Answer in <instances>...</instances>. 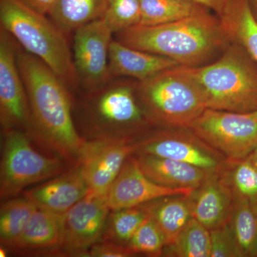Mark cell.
I'll use <instances>...</instances> for the list:
<instances>
[{
  "instance_id": "obj_26",
  "label": "cell",
  "mask_w": 257,
  "mask_h": 257,
  "mask_svg": "<svg viewBox=\"0 0 257 257\" xmlns=\"http://www.w3.org/2000/svg\"><path fill=\"white\" fill-rule=\"evenodd\" d=\"M148 216L141 206L110 210L101 240L127 246L134 234Z\"/></svg>"
},
{
  "instance_id": "obj_2",
  "label": "cell",
  "mask_w": 257,
  "mask_h": 257,
  "mask_svg": "<svg viewBox=\"0 0 257 257\" xmlns=\"http://www.w3.org/2000/svg\"><path fill=\"white\" fill-rule=\"evenodd\" d=\"M114 35L126 46L192 67L207 62L231 42L221 19L209 13L162 25H137Z\"/></svg>"
},
{
  "instance_id": "obj_20",
  "label": "cell",
  "mask_w": 257,
  "mask_h": 257,
  "mask_svg": "<svg viewBox=\"0 0 257 257\" xmlns=\"http://www.w3.org/2000/svg\"><path fill=\"white\" fill-rule=\"evenodd\" d=\"M141 207L165 235L167 246L175 241L193 218L189 195L160 198L143 204Z\"/></svg>"
},
{
  "instance_id": "obj_38",
  "label": "cell",
  "mask_w": 257,
  "mask_h": 257,
  "mask_svg": "<svg viewBox=\"0 0 257 257\" xmlns=\"http://www.w3.org/2000/svg\"><path fill=\"white\" fill-rule=\"evenodd\" d=\"M257 111V110H256Z\"/></svg>"
},
{
  "instance_id": "obj_31",
  "label": "cell",
  "mask_w": 257,
  "mask_h": 257,
  "mask_svg": "<svg viewBox=\"0 0 257 257\" xmlns=\"http://www.w3.org/2000/svg\"><path fill=\"white\" fill-rule=\"evenodd\" d=\"M210 257H241L229 222L210 230Z\"/></svg>"
},
{
  "instance_id": "obj_3",
  "label": "cell",
  "mask_w": 257,
  "mask_h": 257,
  "mask_svg": "<svg viewBox=\"0 0 257 257\" xmlns=\"http://www.w3.org/2000/svg\"><path fill=\"white\" fill-rule=\"evenodd\" d=\"M0 24L20 47L48 66L71 91L78 90L67 35L47 15L18 0H0Z\"/></svg>"
},
{
  "instance_id": "obj_6",
  "label": "cell",
  "mask_w": 257,
  "mask_h": 257,
  "mask_svg": "<svg viewBox=\"0 0 257 257\" xmlns=\"http://www.w3.org/2000/svg\"><path fill=\"white\" fill-rule=\"evenodd\" d=\"M138 83L112 77L104 87L85 94V114L90 131L97 138H126L128 128L148 119L138 95Z\"/></svg>"
},
{
  "instance_id": "obj_13",
  "label": "cell",
  "mask_w": 257,
  "mask_h": 257,
  "mask_svg": "<svg viewBox=\"0 0 257 257\" xmlns=\"http://www.w3.org/2000/svg\"><path fill=\"white\" fill-rule=\"evenodd\" d=\"M137 151L142 155L184 162L210 174L220 173L226 165L224 155L193 133L158 134L139 144Z\"/></svg>"
},
{
  "instance_id": "obj_22",
  "label": "cell",
  "mask_w": 257,
  "mask_h": 257,
  "mask_svg": "<svg viewBox=\"0 0 257 257\" xmlns=\"http://www.w3.org/2000/svg\"><path fill=\"white\" fill-rule=\"evenodd\" d=\"M231 42L239 44L257 65V20L248 0H233L221 18Z\"/></svg>"
},
{
  "instance_id": "obj_9",
  "label": "cell",
  "mask_w": 257,
  "mask_h": 257,
  "mask_svg": "<svg viewBox=\"0 0 257 257\" xmlns=\"http://www.w3.org/2000/svg\"><path fill=\"white\" fill-rule=\"evenodd\" d=\"M73 62L79 88L85 94L96 92L111 79L109 47L113 32L102 18L74 32Z\"/></svg>"
},
{
  "instance_id": "obj_5",
  "label": "cell",
  "mask_w": 257,
  "mask_h": 257,
  "mask_svg": "<svg viewBox=\"0 0 257 257\" xmlns=\"http://www.w3.org/2000/svg\"><path fill=\"white\" fill-rule=\"evenodd\" d=\"M192 69L209 109L234 112L257 110V65L239 44L229 43L219 60Z\"/></svg>"
},
{
  "instance_id": "obj_30",
  "label": "cell",
  "mask_w": 257,
  "mask_h": 257,
  "mask_svg": "<svg viewBox=\"0 0 257 257\" xmlns=\"http://www.w3.org/2000/svg\"><path fill=\"white\" fill-rule=\"evenodd\" d=\"M167 246L165 235L156 222L148 216L134 234L127 246L136 253L160 256Z\"/></svg>"
},
{
  "instance_id": "obj_24",
  "label": "cell",
  "mask_w": 257,
  "mask_h": 257,
  "mask_svg": "<svg viewBox=\"0 0 257 257\" xmlns=\"http://www.w3.org/2000/svg\"><path fill=\"white\" fill-rule=\"evenodd\" d=\"M228 222L241 257L257 256V202L234 201Z\"/></svg>"
},
{
  "instance_id": "obj_37",
  "label": "cell",
  "mask_w": 257,
  "mask_h": 257,
  "mask_svg": "<svg viewBox=\"0 0 257 257\" xmlns=\"http://www.w3.org/2000/svg\"><path fill=\"white\" fill-rule=\"evenodd\" d=\"M6 256H7L6 249H5V246H3V247H1V248H0V256L5 257Z\"/></svg>"
},
{
  "instance_id": "obj_11",
  "label": "cell",
  "mask_w": 257,
  "mask_h": 257,
  "mask_svg": "<svg viewBox=\"0 0 257 257\" xmlns=\"http://www.w3.org/2000/svg\"><path fill=\"white\" fill-rule=\"evenodd\" d=\"M126 138H97L87 142L77 165L89 192L106 195L130 155L137 151Z\"/></svg>"
},
{
  "instance_id": "obj_19",
  "label": "cell",
  "mask_w": 257,
  "mask_h": 257,
  "mask_svg": "<svg viewBox=\"0 0 257 257\" xmlns=\"http://www.w3.org/2000/svg\"><path fill=\"white\" fill-rule=\"evenodd\" d=\"M64 214L37 208L23 234L11 248L18 251H43L62 248Z\"/></svg>"
},
{
  "instance_id": "obj_17",
  "label": "cell",
  "mask_w": 257,
  "mask_h": 257,
  "mask_svg": "<svg viewBox=\"0 0 257 257\" xmlns=\"http://www.w3.org/2000/svg\"><path fill=\"white\" fill-rule=\"evenodd\" d=\"M109 70L112 77L145 82L179 64L168 57L126 46L113 38L109 47Z\"/></svg>"
},
{
  "instance_id": "obj_12",
  "label": "cell",
  "mask_w": 257,
  "mask_h": 257,
  "mask_svg": "<svg viewBox=\"0 0 257 257\" xmlns=\"http://www.w3.org/2000/svg\"><path fill=\"white\" fill-rule=\"evenodd\" d=\"M109 211L106 195L88 192L64 214L61 249L67 254L87 256L89 248L100 241Z\"/></svg>"
},
{
  "instance_id": "obj_27",
  "label": "cell",
  "mask_w": 257,
  "mask_h": 257,
  "mask_svg": "<svg viewBox=\"0 0 257 257\" xmlns=\"http://www.w3.org/2000/svg\"><path fill=\"white\" fill-rule=\"evenodd\" d=\"M165 248L168 256L210 257V230L192 218L175 241Z\"/></svg>"
},
{
  "instance_id": "obj_1",
  "label": "cell",
  "mask_w": 257,
  "mask_h": 257,
  "mask_svg": "<svg viewBox=\"0 0 257 257\" xmlns=\"http://www.w3.org/2000/svg\"><path fill=\"white\" fill-rule=\"evenodd\" d=\"M17 57L28 94L30 133L77 165L87 141L74 124L70 89L48 66L19 45Z\"/></svg>"
},
{
  "instance_id": "obj_32",
  "label": "cell",
  "mask_w": 257,
  "mask_h": 257,
  "mask_svg": "<svg viewBox=\"0 0 257 257\" xmlns=\"http://www.w3.org/2000/svg\"><path fill=\"white\" fill-rule=\"evenodd\" d=\"M134 254L135 253L128 246L100 240L89 248L86 256L128 257Z\"/></svg>"
},
{
  "instance_id": "obj_7",
  "label": "cell",
  "mask_w": 257,
  "mask_h": 257,
  "mask_svg": "<svg viewBox=\"0 0 257 257\" xmlns=\"http://www.w3.org/2000/svg\"><path fill=\"white\" fill-rule=\"evenodd\" d=\"M0 194L8 199L23 189L61 175L64 167L60 159L42 155L35 150L28 133L13 128L4 131Z\"/></svg>"
},
{
  "instance_id": "obj_25",
  "label": "cell",
  "mask_w": 257,
  "mask_h": 257,
  "mask_svg": "<svg viewBox=\"0 0 257 257\" xmlns=\"http://www.w3.org/2000/svg\"><path fill=\"white\" fill-rule=\"evenodd\" d=\"M37 208L25 197L10 199L2 204L0 241L3 246L11 248L18 241Z\"/></svg>"
},
{
  "instance_id": "obj_23",
  "label": "cell",
  "mask_w": 257,
  "mask_h": 257,
  "mask_svg": "<svg viewBox=\"0 0 257 257\" xmlns=\"http://www.w3.org/2000/svg\"><path fill=\"white\" fill-rule=\"evenodd\" d=\"M207 13V8L189 0H141L138 25H162Z\"/></svg>"
},
{
  "instance_id": "obj_36",
  "label": "cell",
  "mask_w": 257,
  "mask_h": 257,
  "mask_svg": "<svg viewBox=\"0 0 257 257\" xmlns=\"http://www.w3.org/2000/svg\"><path fill=\"white\" fill-rule=\"evenodd\" d=\"M248 1H249L250 5H251L253 15L256 17L257 20V0H248Z\"/></svg>"
},
{
  "instance_id": "obj_18",
  "label": "cell",
  "mask_w": 257,
  "mask_h": 257,
  "mask_svg": "<svg viewBox=\"0 0 257 257\" xmlns=\"http://www.w3.org/2000/svg\"><path fill=\"white\" fill-rule=\"evenodd\" d=\"M140 169L151 180L163 187L194 191L210 175L194 166L171 160L138 154L135 157Z\"/></svg>"
},
{
  "instance_id": "obj_8",
  "label": "cell",
  "mask_w": 257,
  "mask_h": 257,
  "mask_svg": "<svg viewBox=\"0 0 257 257\" xmlns=\"http://www.w3.org/2000/svg\"><path fill=\"white\" fill-rule=\"evenodd\" d=\"M229 161L247 158L257 148V111L206 109L189 128Z\"/></svg>"
},
{
  "instance_id": "obj_15",
  "label": "cell",
  "mask_w": 257,
  "mask_h": 257,
  "mask_svg": "<svg viewBox=\"0 0 257 257\" xmlns=\"http://www.w3.org/2000/svg\"><path fill=\"white\" fill-rule=\"evenodd\" d=\"M89 192V188L78 165L43 184L25 192L39 209L64 214Z\"/></svg>"
},
{
  "instance_id": "obj_4",
  "label": "cell",
  "mask_w": 257,
  "mask_h": 257,
  "mask_svg": "<svg viewBox=\"0 0 257 257\" xmlns=\"http://www.w3.org/2000/svg\"><path fill=\"white\" fill-rule=\"evenodd\" d=\"M138 95L149 121L170 127L189 128L208 109L192 67L177 66L139 82Z\"/></svg>"
},
{
  "instance_id": "obj_10",
  "label": "cell",
  "mask_w": 257,
  "mask_h": 257,
  "mask_svg": "<svg viewBox=\"0 0 257 257\" xmlns=\"http://www.w3.org/2000/svg\"><path fill=\"white\" fill-rule=\"evenodd\" d=\"M18 44L0 28V120L3 132L31 130L26 89L18 63Z\"/></svg>"
},
{
  "instance_id": "obj_35",
  "label": "cell",
  "mask_w": 257,
  "mask_h": 257,
  "mask_svg": "<svg viewBox=\"0 0 257 257\" xmlns=\"http://www.w3.org/2000/svg\"><path fill=\"white\" fill-rule=\"evenodd\" d=\"M247 159L257 167V148L247 157Z\"/></svg>"
},
{
  "instance_id": "obj_16",
  "label": "cell",
  "mask_w": 257,
  "mask_h": 257,
  "mask_svg": "<svg viewBox=\"0 0 257 257\" xmlns=\"http://www.w3.org/2000/svg\"><path fill=\"white\" fill-rule=\"evenodd\" d=\"M221 172L209 175L189 195L193 218L209 230L229 221L234 204L232 193Z\"/></svg>"
},
{
  "instance_id": "obj_21",
  "label": "cell",
  "mask_w": 257,
  "mask_h": 257,
  "mask_svg": "<svg viewBox=\"0 0 257 257\" xmlns=\"http://www.w3.org/2000/svg\"><path fill=\"white\" fill-rule=\"evenodd\" d=\"M108 0H57L48 17L66 35L102 18Z\"/></svg>"
},
{
  "instance_id": "obj_34",
  "label": "cell",
  "mask_w": 257,
  "mask_h": 257,
  "mask_svg": "<svg viewBox=\"0 0 257 257\" xmlns=\"http://www.w3.org/2000/svg\"><path fill=\"white\" fill-rule=\"evenodd\" d=\"M18 1L37 13L48 16L57 0H18Z\"/></svg>"
},
{
  "instance_id": "obj_28",
  "label": "cell",
  "mask_w": 257,
  "mask_h": 257,
  "mask_svg": "<svg viewBox=\"0 0 257 257\" xmlns=\"http://www.w3.org/2000/svg\"><path fill=\"white\" fill-rule=\"evenodd\" d=\"M232 165L223 179L232 193L234 201L257 202V167L247 158L231 161Z\"/></svg>"
},
{
  "instance_id": "obj_14",
  "label": "cell",
  "mask_w": 257,
  "mask_h": 257,
  "mask_svg": "<svg viewBox=\"0 0 257 257\" xmlns=\"http://www.w3.org/2000/svg\"><path fill=\"white\" fill-rule=\"evenodd\" d=\"M130 157L106 193L110 210L139 207L168 196L192 194L193 191L171 189L155 183L140 169L135 157Z\"/></svg>"
},
{
  "instance_id": "obj_29",
  "label": "cell",
  "mask_w": 257,
  "mask_h": 257,
  "mask_svg": "<svg viewBox=\"0 0 257 257\" xmlns=\"http://www.w3.org/2000/svg\"><path fill=\"white\" fill-rule=\"evenodd\" d=\"M140 16L141 0H108L102 18L114 35L138 25Z\"/></svg>"
},
{
  "instance_id": "obj_33",
  "label": "cell",
  "mask_w": 257,
  "mask_h": 257,
  "mask_svg": "<svg viewBox=\"0 0 257 257\" xmlns=\"http://www.w3.org/2000/svg\"><path fill=\"white\" fill-rule=\"evenodd\" d=\"M199 3L207 9L215 12L219 18H222L229 10L233 0H189Z\"/></svg>"
}]
</instances>
